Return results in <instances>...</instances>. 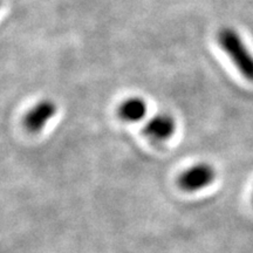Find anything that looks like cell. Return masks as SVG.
Here are the masks:
<instances>
[{
    "label": "cell",
    "instance_id": "cell-5",
    "mask_svg": "<svg viewBox=\"0 0 253 253\" xmlns=\"http://www.w3.org/2000/svg\"><path fill=\"white\" fill-rule=\"evenodd\" d=\"M118 114L123 121L138 122L147 114V103L141 97H129L120 104Z\"/></svg>",
    "mask_w": 253,
    "mask_h": 253
},
{
    "label": "cell",
    "instance_id": "cell-2",
    "mask_svg": "<svg viewBox=\"0 0 253 253\" xmlns=\"http://www.w3.org/2000/svg\"><path fill=\"white\" fill-rule=\"evenodd\" d=\"M216 178L213 167L208 163H198L192 166L178 177V186L186 192H196L209 186Z\"/></svg>",
    "mask_w": 253,
    "mask_h": 253
},
{
    "label": "cell",
    "instance_id": "cell-3",
    "mask_svg": "<svg viewBox=\"0 0 253 253\" xmlns=\"http://www.w3.org/2000/svg\"><path fill=\"white\" fill-rule=\"evenodd\" d=\"M55 114L56 104L52 100H41L25 115V128L31 132H39Z\"/></svg>",
    "mask_w": 253,
    "mask_h": 253
},
{
    "label": "cell",
    "instance_id": "cell-1",
    "mask_svg": "<svg viewBox=\"0 0 253 253\" xmlns=\"http://www.w3.org/2000/svg\"><path fill=\"white\" fill-rule=\"evenodd\" d=\"M218 42L240 74L246 80L253 82V54L238 32L231 27L221 28L218 33Z\"/></svg>",
    "mask_w": 253,
    "mask_h": 253
},
{
    "label": "cell",
    "instance_id": "cell-4",
    "mask_svg": "<svg viewBox=\"0 0 253 253\" xmlns=\"http://www.w3.org/2000/svg\"><path fill=\"white\" fill-rule=\"evenodd\" d=\"M176 131V122L169 114H158L147 122L143 132L150 140L162 142L170 138Z\"/></svg>",
    "mask_w": 253,
    "mask_h": 253
}]
</instances>
